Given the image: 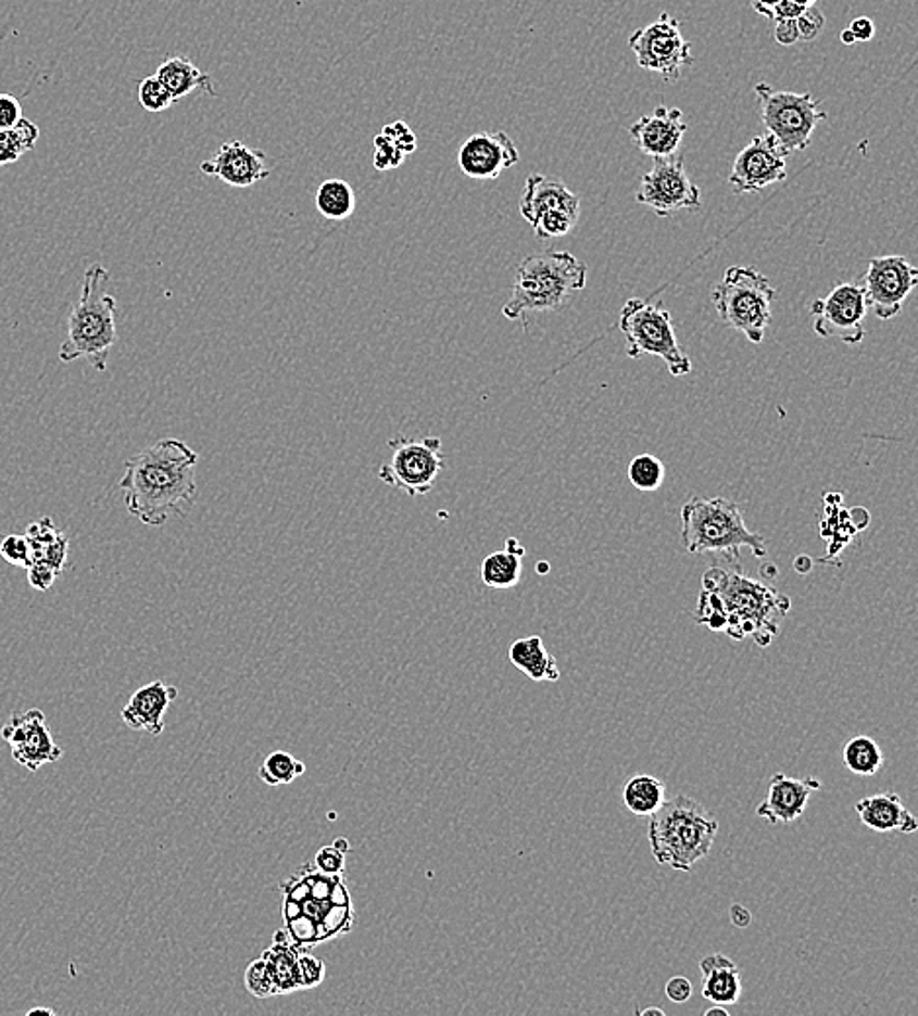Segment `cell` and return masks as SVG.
I'll return each instance as SVG.
<instances>
[{"label":"cell","mask_w":918,"mask_h":1016,"mask_svg":"<svg viewBox=\"0 0 918 1016\" xmlns=\"http://www.w3.org/2000/svg\"><path fill=\"white\" fill-rule=\"evenodd\" d=\"M197 452L177 439L159 440L129 458L120 479L129 515L151 528L187 517L197 498Z\"/></svg>","instance_id":"cell-1"},{"label":"cell","mask_w":918,"mask_h":1016,"mask_svg":"<svg viewBox=\"0 0 918 1016\" xmlns=\"http://www.w3.org/2000/svg\"><path fill=\"white\" fill-rule=\"evenodd\" d=\"M702 585L695 622L731 635L737 642L752 637L760 647H768L780 635L781 622L790 614V596L722 567L707 569Z\"/></svg>","instance_id":"cell-2"},{"label":"cell","mask_w":918,"mask_h":1016,"mask_svg":"<svg viewBox=\"0 0 918 1016\" xmlns=\"http://www.w3.org/2000/svg\"><path fill=\"white\" fill-rule=\"evenodd\" d=\"M288 940L300 948L324 944L355 927V907L343 876H327L304 864L280 884Z\"/></svg>","instance_id":"cell-3"},{"label":"cell","mask_w":918,"mask_h":1016,"mask_svg":"<svg viewBox=\"0 0 918 1016\" xmlns=\"http://www.w3.org/2000/svg\"><path fill=\"white\" fill-rule=\"evenodd\" d=\"M110 272L102 264H90L83 276L80 295L67 319V336L61 342L60 360H89L95 370L106 371L112 346L118 341L116 297L109 293Z\"/></svg>","instance_id":"cell-4"},{"label":"cell","mask_w":918,"mask_h":1016,"mask_svg":"<svg viewBox=\"0 0 918 1016\" xmlns=\"http://www.w3.org/2000/svg\"><path fill=\"white\" fill-rule=\"evenodd\" d=\"M586 282L588 266L573 253L531 254L517 264L512 295L502 313L510 321L525 322L531 313L561 312Z\"/></svg>","instance_id":"cell-5"},{"label":"cell","mask_w":918,"mask_h":1016,"mask_svg":"<svg viewBox=\"0 0 918 1016\" xmlns=\"http://www.w3.org/2000/svg\"><path fill=\"white\" fill-rule=\"evenodd\" d=\"M717 830L719 823L700 801L688 796L666 798L649 823L652 856L662 866L692 872L709 856Z\"/></svg>","instance_id":"cell-6"},{"label":"cell","mask_w":918,"mask_h":1016,"mask_svg":"<svg viewBox=\"0 0 918 1016\" xmlns=\"http://www.w3.org/2000/svg\"><path fill=\"white\" fill-rule=\"evenodd\" d=\"M681 544L695 556L722 554L734 563L744 547L754 557L768 554L766 539L744 524L741 507L722 497H693L681 507Z\"/></svg>","instance_id":"cell-7"},{"label":"cell","mask_w":918,"mask_h":1016,"mask_svg":"<svg viewBox=\"0 0 918 1016\" xmlns=\"http://www.w3.org/2000/svg\"><path fill=\"white\" fill-rule=\"evenodd\" d=\"M713 305L722 321L752 344H762L771 321V302L778 292L752 266H731L713 290Z\"/></svg>","instance_id":"cell-8"},{"label":"cell","mask_w":918,"mask_h":1016,"mask_svg":"<svg viewBox=\"0 0 918 1016\" xmlns=\"http://www.w3.org/2000/svg\"><path fill=\"white\" fill-rule=\"evenodd\" d=\"M619 329L627 339L629 358H641L644 354L658 356L674 378L688 376L693 370L690 356L676 339L671 313L664 303L631 297L623 305Z\"/></svg>","instance_id":"cell-9"},{"label":"cell","mask_w":918,"mask_h":1016,"mask_svg":"<svg viewBox=\"0 0 918 1016\" xmlns=\"http://www.w3.org/2000/svg\"><path fill=\"white\" fill-rule=\"evenodd\" d=\"M754 94L758 100L762 124L788 155L805 151L817 126L827 119V112L810 92L795 94L774 90L768 82H758Z\"/></svg>","instance_id":"cell-10"},{"label":"cell","mask_w":918,"mask_h":1016,"mask_svg":"<svg viewBox=\"0 0 918 1016\" xmlns=\"http://www.w3.org/2000/svg\"><path fill=\"white\" fill-rule=\"evenodd\" d=\"M390 459L380 466L378 478L390 487L404 491L407 497H425L444 468L443 442L437 436L422 440H390Z\"/></svg>","instance_id":"cell-11"},{"label":"cell","mask_w":918,"mask_h":1016,"mask_svg":"<svg viewBox=\"0 0 918 1016\" xmlns=\"http://www.w3.org/2000/svg\"><path fill=\"white\" fill-rule=\"evenodd\" d=\"M629 48L642 68L658 73L666 82H676L681 71L692 65V43L681 34V22L662 12L656 22L637 29L629 38Z\"/></svg>","instance_id":"cell-12"},{"label":"cell","mask_w":918,"mask_h":1016,"mask_svg":"<svg viewBox=\"0 0 918 1016\" xmlns=\"http://www.w3.org/2000/svg\"><path fill=\"white\" fill-rule=\"evenodd\" d=\"M634 200L658 217H668L681 209H700L702 190L686 173L680 155L662 156L654 158L651 170L642 176Z\"/></svg>","instance_id":"cell-13"},{"label":"cell","mask_w":918,"mask_h":1016,"mask_svg":"<svg viewBox=\"0 0 918 1016\" xmlns=\"http://www.w3.org/2000/svg\"><path fill=\"white\" fill-rule=\"evenodd\" d=\"M813 329L820 339H839L856 346L866 339L864 319L868 315L866 293L858 283H839L829 295L810 305Z\"/></svg>","instance_id":"cell-14"},{"label":"cell","mask_w":918,"mask_h":1016,"mask_svg":"<svg viewBox=\"0 0 918 1016\" xmlns=\"http://www.w3.org/2000/svg\"><path fill=\"white\" fill-rule=\"evenodd\" d=\"M917 283V268L905 256L893 254L869 261L862 288L869 312L888 321L897 317Z\"/></svg>","instance_id":"cell-15"},{"label":"cell","mask_w":918,"mask_h":1016,"mask_svg":"<svg viewBox=\"0 0 918 1016\" xmlns=\"http://www.w3.org/2000/svg\"><path fill=\"white\" fill-rule=\"evenodd\" d=\"M0 735L11 745L12 759L30 772L63 759V749L51 735L46 713L40 708L12 713Z\"/></svg>","instance_id":"cell-16"},{"label":"cell","mask_w":918,"mask_h":1016,"mask_svg":"<svg viewBox=\"0 0 918 1016\" xmlns=\"http://www.w3.org/2000/svg\"><path fill=\"white\" fill-rule=\"evenodd\" d=\"M788 153L770 136H754L732 163L729 185L737 194H756L788 178Z\"/></svg>","instance_id":"cell-17"},{"label":"cell","mask_w":918,"mask_h":1016,"mask_svg":"<svg viewBox=\"0 0 918 1016\" xmlns=\"http://www.w3.org/2000/svg\"><path fill=\"white\" fill-rule=\"evenodd\" d=\"M458 168L475 180H495L519 163V149L505 131H478L458 149Z\"/></svg>","instance_id":"cell-18"},{"label":"cell","mask_w":918,"mask_h":1016,"mask_svg":"<svg viewBox=\"0 0 918 1016\" xmlns=\"http://www.w3.org/2000/svg\"><path fill=\"white\" fill-rule=\"evenodd\" d=\"M200 173L214 176L234 188H251L271 176L267 156L263 151L241 141H226L208 161L200 163Z\"/></svg>","instance_id":"cell-19"},{"label":"cell","mask_w":918,"mask_h":1016,"mask_svg":"<svg viewBox=\"0 0 918 1016\" xmlns=\"http://www.w3.org/2000/svg\"><path fill=\"white\" fill-rule=\"evenodd\" d=\"M688 131V122L680 107L656 106L652 114L639 117L631 127L629 136L642 155L652 158L678 155L681 139Z\"/></svg>","instance_id":"cell-20"},{"label":"cell","mask_w":918,"mask_h":1016,"mask_svg":"<svg viewBox=\"0 0 918 1016\" xmlns=\"http://www.w3.org/2000/svg\"><path fill=\"white\" fill-rule=\"evenodd\" d=\"M819 790L820 782L817 778H790L783 772H778L771 776L768 796L756 808V813L771 825H788L800 820L805 813L810 796Z\"/></svg>","instance_id":"cell-21"},{"label":"cell","mask_w":918,"mask_h":1016,"mask_svg":"<svg viewBox=\"0 0 918 1016\" xmlns=\"http://www.w3.org/2000/svg\"><path fill=\"white\" fill-rule=\"evenodd\" d=\"M178 698L177 686L155 681L138 688L122 710V720L134 732L159 737L165 732V713Z\"/></svg>","instance_id":"cell-22"},{"label":"cell","mask_w":918,"mask_h":1016,"mask_svg":"<svg viewBox=\"0 0 918 1016\" xmlns=\"http://www.w3.org/2000/svg\"><path fill=\"white\" fill-rule=\"evenodd\" d=\"M566 209L580 214V198L558 178L533 173L525 180V190L519 200V212L525 221L531 225L539 215Z\"/></svg>","instance_id":"cell-23"},{"label":"cell","mask_w":918,"mask_h":1016,"mask_svg":"<svg viewBox=\"0 0 918 1016\" xmlns=\"http://www.w3.org/2000/svg\"><path fill=\"white\" fill-rule=\"evenodd\" d=\"M854 810L858 813L859 821L876 833H905L910 835L918 829V820L913 815V811L901 800V796L895 791H885V793H876L856 801Z\"/></svg>","instance_id":"cell-24"},{"label":"cell","mask_w":918,"mask_h":1016,"mask_svg":"<svg viewBox=\"0 0 918 1016\" xmlns=\"http://www.w3.org/2000/svg\"><path fill=\"white\" fill-rule=\"evenodd\" d=\"M703 999L713 1005H737L741 1001V967L725 954H709L702 960Z\"/></svg>","instance_id":"cell-25"},{"label":"cell","mask_w":918,"mask_h":1016,"mask_svg":"<svg viewBox=\"0 0 918 1016\" xmlns=\"http://www.w3.org/2000/svg\"><path fill=\"white\" fill-rule=\"evenodd\" d=\"M155 77L167 87L175 100L192 94L194 90H202L204 94L217 97L214 78L198 68L192 61L183 55H171L159 65Z\"/></svg>","instance_id":"cell-26"},{"label":"cell","mask_w":918,"mask_h":1016,"mask_svg":"<svg viewBox=\"0 0 918 1016\" xmlns=\"http://www.w3.org/2000/svg\"><path fill=\"white\" fill-rule=\"evenodd\" d=\"M26 537L30 542V563L50 567L61 575L70 556V539L58 530L53 520L43 517L32 522L30 526L26 528Z\"/></svg>","instance_id":"cell-27"},{"label":"cell","mask_w":918,"mask_h":1016,"mask_svg":"<svg viewBox=\"0 0 918 1016\" xmlns=\"http://www.w3.org/2000/svg\"><path fill=\"white\" fill-rule=\"evenodd\" d=\"M300 952L302 950L288 940L287 932L282 928V930L275 932V940H273L271 948H267L261 954L277 995L294 993L300 989V977H298V956H300Z\"/></svg>","instance_id":"cell-28"},{"label":"cell","mask_w":918,"mask_h":1016,"mask_svg":"<svg viewBox=\"0 0 918 1016\" xmlns=\"http://www.w3.org/2000/svg\"><path fill=\"white\" fill-rule=\"evenodd\" d=\"M510 661L535 683H554L561 678V669L553 655L546 651L541 635L521 637L510 647Z\"/></svg>","instance_id":"cell-29"},{"label":"cell","mask_w":918,"mask_h":1016,"mask_svg":"<svg viewBox=\"0 0 918 1016\" xmlns=\"http://www.w3.org/2000/svg\"><path fill=\"white\" fill-rule=\"evenodd\" d=\"M417 137L414 129L405 122H392L382 127V131L375 137V168L380 173L392 170L404 163L407 156L415 153Z\"/></svg>","instance_id":"cell-30"},{"label":"cell","mask_w":918,"mask_h":1016,"mask_svg":"<svg viewBox=\"0 0 918 1016\" xmlns=\"http://www.w3.org/2000/svg\"><path fill=\"white\" fill-rule=\"evenodd\" d=\"M524 556L525 549L519 546V542L514 537L507 539V549L495 551L482 561V567H480L482 583L498 590L514 588L521 581V571H524L521 557Z\"/></svg>","instance_id":"cell-31"},{"label":"cell","mask_w":918,"mask_h":1016,"mask_svg":"<svg viewBox=\"0 0 918 1016\" xmlns=\"http://www.w3.org/2000/svg\"><path fill=\"white\" fill-rule=\"evenodd\" d=\"M664 801L666 784L651 774H637L623 788L625 808L639 817H651Z\"/></svg>","instance_id":"cell-32"},{"label":"cell","mask_w":918,"mask_h":1016,"mask_svg":"<svg viewBox=\"0 0 918 1016\" xmlns=\"http://www.w3.org/2000/svg\"><path fill=\"white\" fill-rule=\"evenodd\" d=\"M316 207L326 219L345 221L355 214L356 195L353 186L341 178H329L316 192Z\"/></svg>","instance_id":"cell-33"},{"label":"cell","mask_w":918,"mask_h":1016,"mask_svg":"<svg viewBox=\"0 0 918 1016\" xmlns=\"http://www.w3.org/2000/svg\"><path fill=\"white\" fill-rule=\"evenodd\" d=\"M842 761L856 776H876L883 769L885 757L878 741H873L868 735H856L844 745Z\"/></svg>","instance_id":"cell-34"},{"label":"cell","mask_w":918,"mask_h":1016,"mask_svg":"<svg viewBox=\"0 0 918 1016\" xmlns=\"http://www.w3.org/2000/svg\"><path fill=\"white\" fill-rule=\"evenodd\" d=\"M38 139L40 129L26 117H22L21 124L12 129H0V166L12 165L22 155L30 153Z\"/></svg>","instance_id":"cell-35"},{"label":"cell","mask_w":918,"mask_h":1016,"mask_svg":"<svg viewBox=\"0 0 918 1016\" xmlns=\"http://www.w3.org/2000/svg\"><path fill=\"white\" fill-rule=\"evenodd\" d=\"M304 772H306V764L298 761L297 757H292L287 751H275L271 752L259 766V778L267 786H285V784H292Z\"/></svg>","instance_id":"cell-36"},{"label":"cell","mask_w":918,"mask_h":1016,"mask_svg":"<svg viewBox=\"0 0 918 1016\" xmlns=\"http://www.w3.org/2000/svg\"><path fill=\"white\" fill-rule=\"evenodd\" d=\"M627 473H629L632 487L644 491V493H651V491H658L662 487V483L666 479V466L662 463V459L652 456V454H641V456L631 459Z\"/></svg>","instance_id":"cell-37"},{"label":"cell","mask_w":918,"mask_h":1016,"mask_svg":"<svg viewBox=\"0 0 918 1016\" xmlns=\"http://www.w3.org/2000/svg\"><path fill=\"white\" fill-rule=\"evenodd\" d=\"M578 219H580V214H576V212L553 209V212L539 215L531 224V227H533L535 234L539 239H558V237L570 233L578 224Z\"/></svg>","instance_id":"cell-38"},{"label":"cell","mask_w":918,"mask_h":1016,"mask_svg":"<svg viewBox=\"0 0 918 1016\" xmlns=\"http://www.w3.org/2000/svg\"><path fill=\"white\" fill-rule=\"evenodd\" d=\"M138 100L146 112H153V114L165 112L177 102L155 75L139 80Z\"/></svg>","instance_id":"cell-39"},{"label":"cell","mask_w":918,"mask_h":1016,"mask_svg":"<svg viewBox=\"0 0 918 1016\" xmlns=\"http://www.w3.org/2000/svg\"><path fill=\"white\" fill-rule=\"evenodd\" d=\"M246 987H248L249 993L257 996V999H268V996L277 995L263 957L251 962L248 969H246Z\"/></svg>","instance_id":"cell-40"},{"label":"cell","mask_w":918,"mask_h":1016,"mask_svg":"<svg viewBox=\"0 0 918 1016\" xmlns=\"http://www.w3.org/2000/svg\"><path fill=\"white\" fill-rule=\"evenodd\" d=\"M298 977L300 989H314L322 986L326 979V964L319 957L312 956L307 950H302L298 956Z\"/></svg>","instance_id":"cell-41"},{"label":"cell","mask_w":918,"mask_h":1016,"mask_svg":"<svg viewBox=\"0 0 918 1016\" xmlns=\"http://www.w3.org/2000/svg\"><path fill=\"white\" fill-rule=\"evenodd\" d=\"M0 557L14 567L28 569L32 561L30 542L28 537L11 534L0 542Z\"/></svg>","instance_id":"cell-42"},{"label":"cell","mask_w":918,"mask_h":1016,"mask_svg":"<svg viewBox=\"0 0 918 1016\" xmlns=\"http://www.w3.org/2000/svg\"><path fill=\"white\" fill-rule=\"evenodd\" d=\"M347 854L337 849L336 844H326L317 850L314 856V868L327 876H343L345 874Z\"/></svg>","instance_id":"cell-43"},{"label":"cell","mask_w":918,"mask_h":1016,"mask_svg":"<svg viewBox=\"0 0 918 1016\" xmlns=\"http://www.w3.org/2000/svg\"><path fill=\"white\" fill-rule=\"evenodd\" d=\"M795 22L800 29V41H813L819 38L820 31L825 29V14L817 7L803 10Z\"/></svg>","instance_id":"cell-44"},{"label":"cell","mask_w":918,"mask_h":1016,"mask_svg":"<svg viewBox=\"0 0 918 1016\" xmlns=\"http://www.w3.org/2000/svg\"><path fill=\"white\" fill-rule=\"evenodd\" d=\"M21 102L12 94H0V129H12L22 119Z\"/></svg>","instance_id":"cell-45"},{"label":"cell","mask_w":918,"mask_h":1016,"mask_svg":"<svg viewBox=\"0 0 918 1016\" xmlns=\"http://www.w3.org/2000/svg\"><path fill=\"white\" fill-rule=\"evenodd\" d=\"M664 991H666V996L670 999L671 1003H676V1005L688 1003L693 995L692 981L683 976L671 977V979H668Z\"/></svg>","instance_id":"cell-46"},{"label":"cell","mask_w":918,"mask_h":1016,"mask_svg":"<svg viewBox=\"0 0 918 1016\" xmlns=\"http://www.w3.org/2000/svg\"><path fill=\"white\" fill-rule=\"evenodd\" d=\"M58 573L50 569V567L41 566V563H30L28 567V583H30L36 590H48L55 583L58 579Z\"/></svg>","instance_id":"cell-47"},{"label":"cell","mask_w":918,"mask_h":1016,"mask_svg":"<svg viewBox=\"0 0 918 1016\" xmlns=\"http://www.w3.org/2000/svg\"><path fill=\"white\" fill-rule=\"evenodd\" d=\"M774 39L783 46V48H791L800 41V29H797V22L795 20H776V28H774Z\"/></svg>","instance_id":"cell-48"},{"label":"cell","mask_w":918,"mask_h":1016,"mask_svg":"<svg viewBox=\"0 0 918 1016\" xmlns=\"http://www.w3.org/2000/svg\"><path fill=\"white\" fill-rule=\"evenodd\" d=\"M848 29L854 34L856 41H869V39H873V36H876V24H873V20L866 18V16L852 20Z\"/></svg>","instance_id":"cell-49"},{"label":"cell","mask_w":918,"mask_h":1016,"mask_svg":"<svg viewBox=\"0 0 918 1016\" xmlns=\"http://www.w3.org/2000/svg\"><path fill=\"white\" fill-rule=\"evenodd\" d=\"M803 10L805 9H801L793 0H780L774 9V20H795Z\"/></svg>","instance_id":"cell-50"},{"label":"cell","mask_w":918,"mask_h":1016,"mask_svg":"<svg viewBox=\"0 0 918 1016\" xmlns=\"http://www.w3.org/2000/svg\"><path fill=\"white\" fill-rule=\"evenodd\" d=\"M729 915H731L732 925H734V927L746 928L752 923L751 911L746 907H742L739 903L732 905Z\"/></svg>","instance_id":"cell-51"},{"label":"cell","mask_w":918,"mask_h":1016,"mask_svg":"<svg viewBox=\"0 0 918 1016\" xmlns=\"http://www.w3.org/2000/svg\"><path fill=\"white\" fill-rule=\"evenodd\" d=\"M780 0H752V9L756 10L764 18L774 20V9Z\"/></svg>","instance_id":"cell-52"},{"label":"cell","mask_w":918,"mask_h":1016,"mask_svg":"<svg viewBox=\"0 0 918 1016\" xmlns=\"http://www.w3.org/2000/svg\"><path fill=\"white\" fill-rule=\"evenodd\" d=\"M840 41H842L846 48H850V46L856 43V38H854V34L846 28L844 31H840Z\"/></svg>","instance_id":"cell-53"},{"label":"cell","mask_w":918,"mask_h":1016,"mask_svg":"<svg viewBox=\"0 0 918 1016\" xmlns=\"http://www.w3.org/2000/svg\"><path fill=\"white\" fill-rule=\"evenodd\" d=\"M36 1015L53 1016L55 1013H53V1008H48V1006H36V1008H30V1011H28V1016Z\"/></svg>","instance_id":"cell-54"},{"label":"cell","mask_w":918,"mask_h":1016,"mask_svg":"<svg viewBox=\"0 0 918 1016\" xmlns=\"http://www.w3.org/2000/svg\"><path fill=\"white\" fill-rule=\"evenodd\" d=\"M705 1016H729V1011L725 1008V1005H713Z\"/></svg>","instance_id":"cell-55"},{"label":"cell","mask_w":918,"mask_h":1016,"mask_svg":"<svg viewBox=\"0 0 918 1016\" xmlns=\"http://www.w3.org/2000/svg\"><path fill=\"white\" fill-rule=\"evenodd\" d=\"M639 1015H641V1016H649V1015L664 1016V1011H662V1008H658V1006H649V1008H644V1011H639Z\"/></svg>","instance_id":"cell-56"},{"label":"cell","mask_w":918,"mask_h":1016,"mask_svg":"<svg viewBox=\"0 0 918 1016\" xmlns=\"http://www.w3.org/2000/svg\"><path fill=\"white\" fill-rule=\"evenodd\" d=\"M334 844H336L337 849L341 850V852H345V854L349 852V850H351L349 840L343 839V837H341V839L334 840Z\"/></svg>","instance_id":"cell-57"},{"label":"cell","mask_w":918,"mask_h":1016,"mask_svg":"<svg viewBox=\"0 0 918 1016\" xmlns=\"http://www.w3.org/2000/svg\"><path fill=\"white\" fill-rule=\"evenodd\" d=\"M795 4H800L801 9H809V7H817V0H793Z\"/></svg>","instance_id":"cell-58"}]
</instances>
